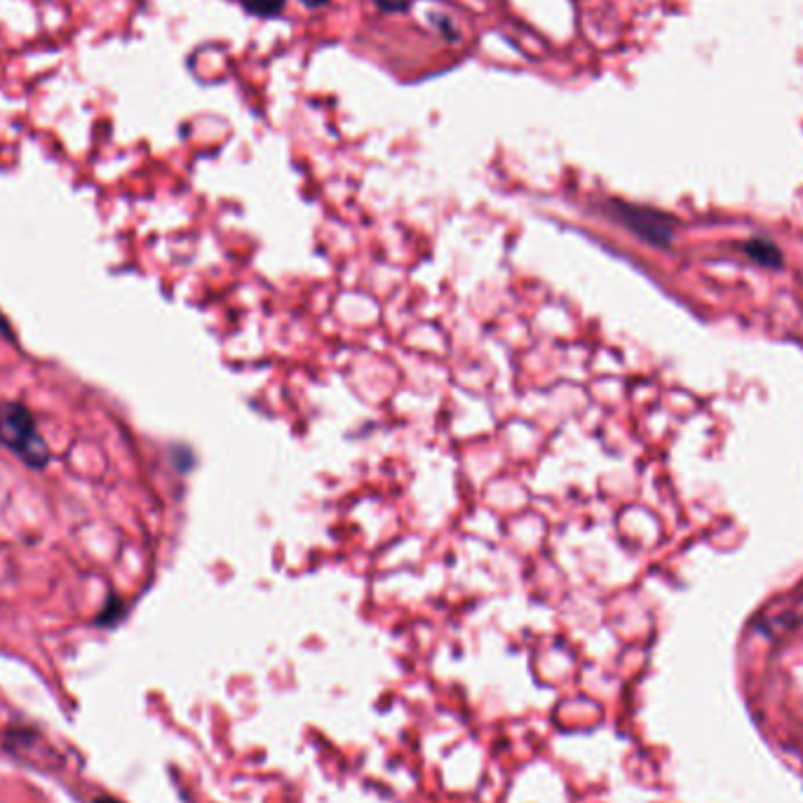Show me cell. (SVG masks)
I'll return each instance as SVG.
<instances>
[{
  "instance_id": "6da1fadb",
  "label": "cell",
  "mask_w": 803,
  "mask_h": 803,
  "mask_svg": "<svg viewBox=\"0 0 803 803\" xmlns=\"http://www.w3.org/2000/svg\"><path fill=\"white\" fill-rule=\"evenodd\" d=\"M0 445L34 470H43L53 458L34 414L22 402H0Z\"/></svg>"
},
{
  "instance_id": "7a4b0ae2",
  "label": "cell",
  "mask_w": 803,
  "mask_h": 803,
  "mask_svg": "<svg viewBox=\"0 0 803 803\" xmlns=\"http://www.w3.org/2000/svg\"><path fill=\"white\" fill-rule=\"evenodd\" d=\"M745 252H747L749 259H754L761 266H768V268H780L782 266V254H780V250L776 248L773 242L752 240V242L745 244Z\"/></svg>"
},
{
  "instance_id": "3957f363",
  "label": "cell",
  "mask_w": 803,
  "mask_h": 803,
  "mask_svg": "<svg viewBox=\"0 0 803 803\" xmlns=\"http://www.w3.org/2000/svg\"><path fill=\"white\" fill-rule=\"evenodd\" d=\"M287 0H240V5L256 14V18H275L285 8Z\"/></svg>"
},
{
  "instance_id": "277c9868",
  "label": "cell",
  "mask_w": 803,
  "mask_h": 803,
  "mask_svg": "<svg viewBox=\"0 0 803 803\" xmlns=\"http://www.w3.org/2000/svg\"><path fill=\"white\" fill-rule=\"evenodd\" d=\"M116 611L123 613V601L118 597H111L96 622H100V626H111V622H116Z\"/></svg>"
},
{
  "instance_id": "5b68a950",
  "label": "cell",
  "mask_w": 803,
  "mask_h": 803,
  "mask_svg": "<svg viewBox=\"0 0 803 803\" xmlns=\"http://www.w3.org/2000/svg\"><path fill=\"white\" fill-rule=\"evenodd\" d=\"M376 5H379L383 12H402L406 10L409 0H376Z\"/></svg>"
},
{
  "instance_id": "8992f818",
  "label": "cell",
  "mask_w": 803,
  "mask_h": 803,
  "mask_svg": "<svg viewBox=\"0 0 803 803\" xmlns=\"http://www.w3.org/2000/svg\"><path fill=\"white\" fill-rule=\"evenodd\" d=\"M0 334L8 336V339H14V334H12V330H10V322L5 320V316H3V313H0Z\"/></svg>"
},
{
  "instance_id": "52a82bcc",
  "label": "cell",
  "mask_w": 803,
  "mask_h": 803,
  "mask_svg": "<svg viewBox=\"0 0 803 803\" xmlns=\"http://www.w3.org/2000/svg\"><path fill=\"white\" fill-rule=\"evenodd\" d=\"M301 3L308 5V8H322V5L330 3V0H301Z\"/></svg>"
},
{
  "instance_id": "ba28073f",
  "label": "cell",
  "mask_w": 803,
  "mask_h": 803,
  "mask_svg": "<svg viewBox=\"0 0 803 803\" xmlns=\"http://www.w3.org/2000/svg\"><path fill=\"white\" fill-rule=\"evenodd\" d=\"M94 803H123V801H118V799H113V796H100V799H96Z\"/></svg>"
}]
</instances>
